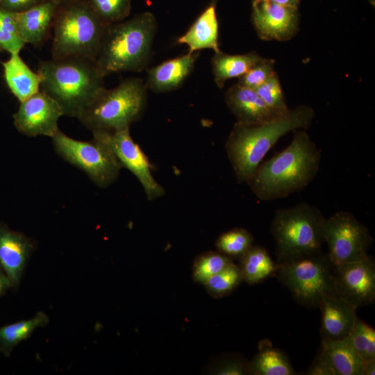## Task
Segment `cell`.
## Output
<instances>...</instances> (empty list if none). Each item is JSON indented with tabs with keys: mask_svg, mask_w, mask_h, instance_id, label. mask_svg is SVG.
<instances>
[{
	"mask_svg": "<svg viewBox=\"0 0 375 375\" xmlns=\"http://www.w3.org/2000/svg\"><path fill=\"white\" fill-rule=\"evenodd\" d=\"M324 219L319 208L305 202L277 209L271 224L276 263L322 251Z\"/></svg>",
	"mask_w": 375,
	"mask_h": 375,
	"instance_id": "5b68a950",
	"label": "cell"
},
{
	"mask_svg": "<svg viewBox=\"0 0 375 375\" xmlns=\"http://www.w3.org/2000/svg\"><path fill=\"white\" fill-rule=\"evenodd\" d=\"M107 25L86 0L59 5L52 24V58L81 57L94 60Z\"/></svg>",
	"mask_w": 375,
	"mask_h": 375,
	"instance_id": "8992f818",
	"label": "cell"
},
{
	"mask_svg": "<svg viewBox=\"0 0 375 375\" xmlns=\"http://www.w3.org/2000/svg\"><path fill=\"white\" fill-rule=\"evenodd\" d=\"M349 336L363 362L375 360V331L372 326L357 317Z\"/></svg>",
	"mask_w": 375,
	"mask_h": 375,
	"instance_id": "1f68e13d",
	"label": "cell"
},
{
	"mask_svg": "<svg viewBox=\"0 0 375 375\" xmlns=\"http://www.w3.org/2000/svg\"><path fill=\"white\" fill-rule=\"evenodd\" d=\"M48 322L47 315L38 312L32 319L0 327V351L9 356L18 343L29 338L38 327L45 326Z\"/></svg>",
	"mask_w": 375,
	"mask_h": 375,
	"instance_id": "484cf974",
	"label": "cell"
},
{
	"mask_svg": "<svg viewBox=\"0 0 375 375\" xmlns=\"http://www.w3.org/2000/svg\"><path fill=\"white\" fill-rule=\"evenodd\" d=\"M177 43L187 45L189 53L205 49H212L215 52L220 51L215 1L201 12L187 32L178 38Z\"/></svg>",
	"mask_w": 375,
	"mask_h": 375,
	"instance_id": "ffe728a7",
	"label": "cell"
},
{
	"mask_svg": "<svg viewBox=\"0 0 375 375\" xmlns=\"http://www.w3.org/2000/svg\"><path fill=\"white\" fill-rule=\"evenodd\" d=\"M94 12L106 24L126 19L131 10L132 0H86Z\"/></svg>",
	"mask_w": 375,
	"mask_h": 375,
	"instance_id": "f546056e",
	"label": "cell"
},
{
	"mask_svg": "<svg viewBox=\"0 0 375 375\" xmlns=\"http://www.w3.org/2000/svg\"><path fill=\"white\" fill-rule=\"evenodd\" d=\"M255 90L266 106L276 114L283 115L290 109L276 72Z\"/></svg>",
	"mask_w": 375,
	"mask_h": 375,
	"instance_id": "d6a6232c",
	"label": "cell"
},
{
	"mask_svg": "<svg viewBox=\"0 0 375 375\" xmlns=\"http://www.w3.org/2000/svg\"><path fill=\"white\" fill-rule=\"evenodd\" d=\"M319 353L328 362L335 375H362L364 362L349 335L342 340H322Z\"/></svg>",
	"mask_w": 375,
	"mask_h": 375,
	"instance_id": "44dd1931",
	"label": "cell"
},
{
	"mask_svg": "<svg viewBox=\"0 0 375 375\" xmlns=\"http://www.w3.org/2000/svg\"><path fill=\"white\" fill-rule=\"evenodd\" d=\"M2 65L6 83L19 102L40 90L41 75L29 68L19 53H11Z\"/></svg>",
	"mask_w": 375,
	"mask_h": 375,
	"instance_id": "7402d4cb",
	"label": "cell"
},
{
	"mask_svg": "<svg viewBox=\"0 0 375 375\" xmlns=\"http://www.w3.org/2000/svg\"><path fill=\"white\" fill-rule=\"evenodd\" d=\"M247 361L239 358H231L224 360L216 369L217 374L242 375L247 373Z\"/></svg>",
	"mask_w": 375,
	"mask_h": 375,
	"instance_id": "e575fe53",
	"label": "cell"
},
{
	"mask_svg": "<svg viewBox=\"0 0 375 375\" xmlns=\"http://www.w3.org/2000/svg\"><path fill=\"white\" fill-rule=\"evenodd\" d=\"M375 360H371L363 362L362 375H374Z\"/></svg>",
	"mask_w": 375,
	"mask_h": 375,
	"instance_id": "f35d334b",
	"label": "cell"
},
{
	"mask_svg": "<svg viewBox=\"0 0 375 375\" xmlns=\"http://www.w3.org/2000/svg\"><path fill=\"white\" fill-rule=\"evenodd\" d=\"M199 56L198 51L188 52L153 67L147 72V88L156 93L178 88L193 71Z\"/></svg>",
	"mask_w": 375,
	"mask_h": 375,
	"instance_id": "ac0fdd59",
	"label": "cell"
},
{
	"mask_svg": "<svg viewBox=\"0 0 375 375\" xmlns=\"http://www.w3.org/2000/svg\"><path fill=\"white\" fill-rule=\"evenodd\" d=\"M45 0H0V6L13 12H23Z\"/></svg>",
	"mask_w": 375,
	"mask_h": 375,
	"instance_id": "8d00e7d4",
	"label": "cell"
},
{
	"mask_svg": "<svg viewBox=\"0 0 375 375\" xmlns=\"http://www.w3.org/2000/svg\"><path fill=\"white\" fill-rule=\"evenodd\" d=\"M251 20L258 37L263 40L287 41L298 32V8L270 0H252Z\"/></svg>",
	"mask_w": 375,
	"mask_h": 375,
	"instance_id": "5bb4252c",
	"label": "cell"
},
{
	"mask_svg": "<svg viewBox=\"0 0 375 375\" xmlns=\"http://www.w3.org/2000/svg\"><path fill=\"white\" fill-rule=\"evenodd\" d=\"M25 43L18 33L15 12L0 6V48L11 53H19Z\"/></svg>",
	"mask_w": 375,
	"mask_h": 375,
	"instance_id": "4dcf8cb0",
	"label": "cell"
},
{
	"mask_svg": "<svg viewBox=\"0 0 375 375\" xmlns=\"http://www.w3.org/2000/svg\"><path fill=\"white\" fill-rule=\"evenodd\" d=\"M320 328L322 340H342L349 336L353 328L357 307L336 294L322 299Z\"/></svg>",
	"mask_w": 375,
	"mask_h": 375,
	"instance_id": "e0dca14e",
	"label": "cell"
},
{
	"mask_svg": "<svg viewBox=\"0 0 375 375\" xmlns=\"http://www.w3.org/2000/svg\"><path fill=\"white\" fill-rule=\"evenodd\" d=\"M242 281L239 265L233 261L203 285L210 296L221 298L228 295Z\"/></svg>",
	"mask_w": 375,
	"mask_h": 375,
	"instance_id": "f1b7e54d",
	"label": "cell"
},
{
	"mask_svg": "<svg viewBox=\"0 0 375 375\" xmlns=\"http://www.w3.org/2000/svg\"><path fill=\"white\" fill-rule=\"evenodd\" d=\"M2 51V49L0 48V51Z\"/></svg>",
	"mask_w": 375,
	"mask_h": 375,
	"instance_id": "b9f144b4",
	"label": "cell"
},
{
	"mask_svg": "<svg viewBox=\"0 0 375 375\" xmlns=\"http://www.w3.org/2000/svg\"><path fill=\"white\" fill-rule=\"evenodd\" d=\"M323 235L334 265L364 259L373 242L367 227L351 212L342 210L324 219Z\"/></svg>",
	"mask_w": 375,
	"mask_h": 375,
	"instance_id": "30bf717a",
	"label": "cell"
},
{
	"mask_svg": "<svg viewBox=\"0 0 375 375\" xmlns=\"http://www.w3.org/2000/svg\"><path fill=\"white\" fill-rule=\"evenodd\" d=\"M247 374H297L284 351L274 347L271 341L264 339L258 343V351L247 365Z\"/></svg>",
	"mask_w": 375,
	"mask_h": 375,
	"instance_id": "603a6c76",
	"label": "cell"
},
{
	"mask_svg": "<svg viewBox=\"0 0 375 375\" xmlns=\"http://www.w3.org/2000/svg\"><path fill=\"white\" fill-rule=\"evenodd\" d=\"M225 100L238 124H258L282 115L269 109L255 90L238 83L227 90Z\"/></svg>",
	"mask_w": 375,
	"mask_h": 375,
	"instance_id": "2e32d148",
	"label": "cell"
},
{
	"mask_svg": "<svg viewBox=\"0 0 375 375\" xmlns=\"http://www.w3.org/2000/svg\"><path fill=\"white\" fill-rule=\"evenodd\" d=\"M56 153L65 161L85 172L97 185L106 188L117 178L122 168L112 151L93 139H73L60 129L51 138Z\"/></svg>",
	"mask_w": 375,
	"mask_h": 375,
	"instance_id": "9c48e42d",
	"label": "cell"
},
{
	"mask_svg": "<svg viewBox=\"0 0 375 375\" xmlns=\"http://www.w3.org/2000/svg\"><path fill=\"white\" fill-rule=\"evenodd\" d=\"M273 2L280 3L282 5L292 6L295 8H299V0H270Z\"/></svg>",
	"mask_w": 375,
	"mask_h": 375,
	"instance_id": "ab89813d",
	"label": "cell"
},
{
	"mask_svg": "<svg viewBox=\"0 0 375 375\" xmlns=\"http://www.w3.org/2000/svg\"><path fill=\"white\" fill-rule=\"evenodd\" d=\"M233 261V260L218 251L203 253L194 260L192 278L197 283L204 284Z\"/></svg>",
	"mask_w": 375,
	"mask_h": 375,
	"instance_id": "83f0119b",
	"label": "cell"
},
{
	"mask_svg": "<svg viewBox=\"0 0 375 375\" xmlns=\"http://www.w3.org/2000/svg\"><path fill=\"white\" fill-rule=\"evenodd\" d=\"M157 30L149 11L108 24L94 62L105 77L112 73L143 70L149 63Z\"/></svg>",
	"mask_w": 375,
	"mask_h": 375,
	"instance_id": "3957f363",
	"label": "cell"
},
{
	"mask_svg": "<svg viewBox=\"0 0 375 375\" xmlns=\"http://www.w3.org/2000/svg\"><path fill=\"white\" fill-rule=\"evenodd\" d=\"M34 249L32 240L22 233L0 224V266L12 288L20 281L22 272Z\"/></svg>",
	"mask_w": 375,
	"mask_h": 375,
	"instance_id": "9a60e30c",
	"label": "cell"
},
{
	"mask_svg": "<svg viewBox=\"0 0 375 375\" xmlns=\"http://www.w3.org/2000/svg\"><path fill=\"white\" fill-rule=\"evenodd\" d=\"M276 276L303 306L319 308L323 297L335 294L333 265L322 251L277 264Z\"/></svg>",
	"mask_w": 375,
	"mask_h": 375,
	"instance_id": "ba28073f",
	"label": "cell"
},
{
	"mask_svg": "<svg viewBox=\"0 0 375 375\" xmlns=\"http://www.w3.org/2000/svg\"><path fill=\"white\" fill-rule=\"evenodd\" d=\"M40 90L55 100L64 115L78 118L106 88L94 60L68 57L42 61Z\"/></svg>",
	"mask_w": 375,
	"mask_h": 375,
	"instance_id": "277c9868",
	"label": "cell"
},
{
	"mask_svg": "<svg viewBox=\"0 0 375 375\" xmlns=\"http://www.w3.org/2000/svg\"><path fill=\"white\" fill-rule=\"evenodd\" d=\"M59 4L45 0L23 12H15L18 33L25 44L38 45L52 27Z\"/></svg>",
	"mask_w": 375,
	"mask_h": 375,
	"instance_id": "d6986e66",
	"label": "cell"
},
{
	"mask_svg": "<svg viewBox=\"0 0 375 375\" xmlns=\"http://www.w3.org/2000/svg\"><path fill=\"white\" fill-rule=\"evenodd\" d=\"M130 128L115 131H93V139L105 144L114 154L122 167L128 169L138 179L149 200L165 194L163 188L152 175L151 164L130 135Z\"/></svg>",
	"mask_w": 375,
	"mask_h": 375,
	"instance_id": "8fae6325",
	"label": "cell"
},
{
	"mask_svg": "<svg viewBox=\"0 0 375 375\" xmlns=\"http://www.w3.org/2000/svg\"><path fill=\"white\" fill-rule=\"evenodd\" d=\"M254 238L244 228H235L219 236L215 242L218 251L233 259H239L253 244Z\"/></svg>",
	"mask_w": 375,
	"mask_h": 375,
	"instance_id": "4316f807",
	"label": "cell"
},
{
	"mask_svg": "<svg viewBox=\"0 0 375 375\" xmlns=\"http://www.w3.org/2000/svg\"><path fill=\"white\" fill-rule=\"evenodd\" d=\"M147 91L142 78H126L112 89L105 88L78 119L92 132L130 128L145 110Z\"/></svg>",
	"mask_w": 375,
	"mask_h": 375,
	"instance_id": "52a82bcc",
	"label": "cell"
},
{
	"mask_svg": "<svg viewBox=\"0 0 375 375\" xmlns=\"http://www.w3.org/2000/svg\"><path fill=\"white\" fill-rule=\"evenodd\" d=\"M321 158L320 149L306 130H295L290 144L260 162L247 184L260 201L285 198L313 181Z\"/></svg>",
	"mask_w": 375,
	"mask_h": 375,
	"instance_id": "6da1fadb",
	"label": "cell"
},
{
	"mask_svg": "<svg viewBox=\"0 0 375 375\" xmlns=\"http://www.w3.org/2000/svg\"><path fill=\"white\" fill-rule=\"evenodd\" d=\"M12 287L11 283L6 274V273L3 272V270L0 268V297L2 296L6 291L9 288Z\"/></svg>",
	"mask_w": 375,
	"mask_h": 375,
	"instance_id": "74e56055",
	"label": "cell"
},
{
	"mask_svg": "<svg viewBox=\"0 0 375 375\" xmlns=\"http://www.w3.org/2000/svg\"><path fill=\"white\" fill-rule=\"evenodd\" d=\"M238 260L242 280L249 285L276 276L277 263L267 250L260 245L253 244Z\"/></svg>",
	"mask_w": 375,
	"mask_h": 375,
	"instance_id": "d4e9b609",
	"label": "cell"
},
{
	"mask_svg": "<svg viewBox=\"0 0 375 375\" xmlns=\"http://www.w3.org/2000/svg\"><path fill=\"white\" fill-rule=\"evenodd\" d=\"M274 63L273 59L262 58L247 73L238 78V84L253 90L257 89L276 73Z\"/></svg>",
	"mask_w": 375,
	"mask_h": 375,
	"instance_id": "836d02e7",
	"label": "cell"
},
{
	"mask_svg": "<svg viewBox=\"0 0 375 375\" xmlns=\"http://www.w3.org/2000/svg\"><path fill=\"white\" fill-rule=\"evenodd\" d=\"M59 5L67 4L70 3L84 1V0H53Z\"/></svg>",
	"mask_w": 375,
	"mask_h": 375,
	"instance_id": "60d3db41",
	"label": "cell"
},
{
	"mask_svg": "<svg viewBox=\"0 0 375 375\" xmlns=\"http://www.w3.org/2000/svg\"><path fill=\"white\" fill-rule=\"evenodd\" d=\"M315 115L312 107L301 104L262 124L245 125L235 122L225 149L238 181L248 183L267 153L281 137L297 129L307 130Z\"/></svg>",
	"mask_w": 375,
	"mask_h": 375,
	"instance_id": "7a4b0ae2",
	"label": "cell"
},
{
	"mask_svg": "<svg viewBox=\"0 0 375 375\" xmlns=\"http://www.w3.org/2000/svg\"><path fill=\"white\" fill-rule=\"evenodd\" d=\"M19 103L13 119L21 133L28 137L52 138L59 130L58 122L64 114L58 103L49 95L40 90Z\"/></svg>",
	"mask_w": 375,
	"mask_h": 375,
	"instance_id": "4fadbf2b",
	"label": "cell"
},
{
	"mask_svg": "<svg viewBox=\"0 0 375 375\" xmlns=\"http://www.w3.org/2000/svg\"><path fill=\"white\" fill-rule=\"evenodd\" d=\"M304 374L307 375H335L328 362L319 352Z\"/></svg>",
	"mask_w": 375,
	"mask_h": 375,
	"instance_id": "d590c367",
	"label": "cell"
},
{
	"mask_svg": "<svg viewBox=\"0 0 375 375\" xmlns=\"http://www.w3.org/2000/svg\"><path fill=\"white\" fill-rule=\"evenodd\" d=\"M335 294L358 307L375 300V262L368 255L362 260L333 265Z\"/></svg>",
	"mask_w": 375,
	"mask_h": 375,
	"instance_id": "7c38bea8",
	"label": "cell"
},
{
	"mask_svg": "<svg viewBox=\"0 0 375 375\" xmlns=\"http://www.w3.org/2000/svg\"><path fill=\"white\" fill-rule=\"evenodd\" d=\"M262 58L255 51L237 55L227 54L221 50L215 52L211 60L215 83L219 88H223L226 81L240 78Z\"/></svg>",
	"mask_w": 375,
	"mask_h": 375,
	"instance_id": "cb8c5ba5",
	"label": "cell"
}]
</instances>
